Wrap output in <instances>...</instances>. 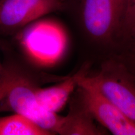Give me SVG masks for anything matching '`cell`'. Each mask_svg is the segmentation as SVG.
Listing matches in <instances>:
<instances>
[{
  "mask_svg": "<svg viewBox=\"0 0 135 135\" xmlns=\"http://www.w3.org/2000/svg\"><path fill=\"white\" fill-rule=\"evenodd\" d=\"M63 78L41 72L20 56L9 55L0 70V113L22 114L53 134H58L64 116L41 108L36 92L44 84Z\"/></svg>",
  "mask_w": 135,
  "mask_h": 135,
  "instance_id": "6da1fadb",
  "label": "cell"
},
{
  "mask_svg": "<svg viewBox=\"0 0 135 135\" xmlns=\"http://www.w3.org/2000/svg\"><path fill=\"white\" fill-rule=\"evenodd\" d=\"M124 0H72L78 24L89 41L101 46L119 43Z\"/></svg>",
  "mask_w": 135,
  "mask_h": 135,
  "instance_id": "7a4b0ae2",
  "label": "cell"
},
{
  "mask_svg": "<svg viewBox=\"0 0 135 135\" xmlns=\"http://www.w3.org/2000/svg\"><path fill=\"white\" fill-rule=\"evenodd\" d=\"M80 80L97 88L135 123V72L121 57L107 59Z\"/></svg>",
  "mask_w": 135,
  "mask_h": 135,
  "instance_id": "3957f363",
  "label": "cell"
},
{
  "mask_svg": "<svg viewBox=\"0 0 135 135\" xmlns=\"http://www.w3.org/2000/svg\"><path fill=\"white\" fill-rule=\"evenodd\" d=\"M65 9V0H0V33L15 35L34 21Z\"/></svg>",
  "mask_w": 135,
  "mask_h": 135,
  "instance_id": "277c9868",
  "label": "cell"
},
{
  "mask_svg": "<svg viewBox=\"0 0 135 135\" xmlns=\"http://www.w3.org/2000/svg\"><path fill=\"white\" fill-rule=\"evenodd\" d=\"M76 93L83 104L97 122L111 133L135 135V123L97 88L80 79Z\"/></svg>",
  "mask_w": 135,
  "mask_h": 135,
  "instance_id": "5b68a950",
  "label": "cell"
},
{
  "mask_svg": "<svg viewBox=\"0 0 135 135\" xmlns=\"http://www.w3.org/2000/svg\"><path fill=\"white\" fill-rule=\"evenodd\" d=\"M89 65L87 63L73 75L65 76L58 84L39 88L36 92L37 103L45 110L58 113L75 93L80 78L89 73Z\"/></svg>",
  "mask_w": 135,
  "mask_h": 135,
  "instance_id": "8992f818",
  "label": "cell"
},
{
  "mask_svg": "<svg viewBox=\"0 0 135 135\" xmlns=\"http://www.w3.org/2000/svg\"><path fill=\"white\" fill-rule=\"evenodd\" d=\"M71 101L67 115L64 116L58 134L61 135H102L106 134L97 125L93 116L87 110L76 94Z\"/></svg>",
  "mask_w": 135,
  "mask_h": 135,
  "instance_id": "52a82bcc",
  "label": "cell"
},
{
  "mask_svg": "<svg viewBox=\"0 0 135 135\" xmlns=\"http://www.w3.org/2000/svg\"><path fill=\"white\" fill-rule=\"evenodd\" d=\"M31 119L14 113L0 117V135H52Z\"/></svg>",
  "mask_w": 135,
  "mask_h": 135,
  "instance_id": "ba28073f",
  "label": "cell"
},
{
  "mask_svg": "<svg viewBox=\"0 0 135 135\" xmlns=\"http://www.w3.org/2000/svg\"><path fill=\"white\" fill-rule=\"evenodd\" d=\"M135 37V0H124L119 28V43L126 44Z\"/></svg>",
  "mask_w": 135,
  "mask_h": 135,
  "instance_id": "9c48e42d",
  "label": "cell"
},
{
  "mask_svg": "<svg viewBox=\"0 0 135 135\" xmlns=\"http://www.w3.org/2000/svg\"><path fill=\"white\" fill-rule=\"evenodd\" d=\"M125 45L127 47L126 55L121 58L131 70L135 71V37Z\"/></svg>",
  "mask_w": 135,
  "mask_h": 135,
  "instance_id": "30bf717a",
  "label": "cell"
},
{
  "mask_svg": "<svg viewBox=\"0 0 135 135\" xmlns=\"http://www.w3.org/2000/svg\"><path fill=\"white\" fill-rule=\"evenodd\" d=\"M1 68H2V63H1V62H0V70H1Z\"/></svg>",
  "mask_w": 135,
  "mask_h": 135,
  "instance_id": "8fae6325",
  "label": "cell"
},
{
  "mask_svg": "<svg viewBox=\"0 0 135 135\" xmlns=\"http://www.w3.org/2000/svg\"><path fill=\"white\" fill-rule=\"evenodd\" d=\"M134 72H135V71H134Z\"/></svg>",
  "mask_w": 135,
  "mask_h": 135,
  "instance_id": "7c38bea8",
  "label": "cell"
}]
</instances>
